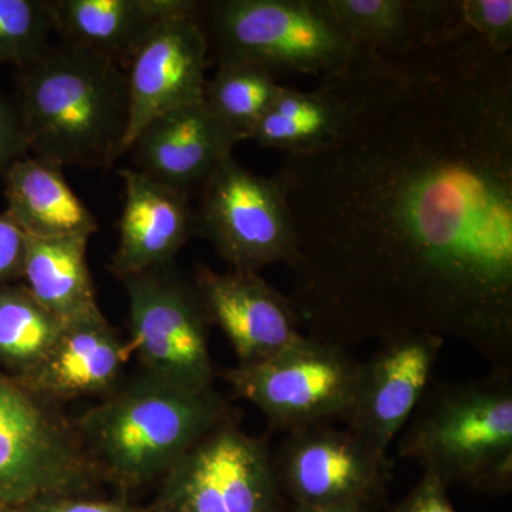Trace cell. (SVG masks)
Listing matches in <instances>:
<instances>
[{
	"instance_id": "1",
	"label": "cell",
	"mask_w": 512,
	"mask_h": 512,
	"mask_svg": "<svg viewBox=\"0 0 512 512\" xmlns=\"http://www.w3.org/2000/svg\"><path fill=\"white\" fill-rule=\"evenodd\" d=\"M333 77L339 130L276 175L299 325L343 348L450 336L512 370L511 53L433 2L406 42L357 43Z\"/></svg>"
},
{
	"instance_id": "29",
	"label": "cell",
	"mask_w": 512,
	"mask_h": 512,
	"mask_svg": "<svg viewBox=\"0 0 512 512\" xmlns=\"http://www.w3.org/2000/svg\"><path fill=\"white\" fill-rule=\"evenodd\" d=\"M28 153L18 111L0 96V173Z\"/></svg>"
},
{
	"instance_id": "23",
	"label": "cell",
	"mask_w": 512,
	"mask_h": 512,
	"mask_svg": "<svg viewBox=\"0 0 512 512\" xmlns=\"http://www.w3.org/2000/svg\"><path fill=\"white\" fill-rule=\"evenodd\" d=\"M63 326L26 286L0 285V362L20 379L45 359Z\"/></svg>"
},
{
	"instance_id": "3",
	"label": "cell",
	"mask_w": 512,
	"mask_h": 512,
	"mask_svg": "<svg viewBox=\"0 0 512 512\" xmlns=\"http://www.w3.org/2000/svg\"><path fill=\"white\" fill-rule=\"evenodd\" d=\"M87 410L76 429L94 467L124 487L165 476L205 436L234 420L220 394L143 373Z\"/></svg>"
},
{
	"instance_id": "20",
	"label": "cell",
	"mask_w": 512,
	"mask_h": 512,
	"mask_svg": "<svg viewBox=\"0 0 512 512\" xmlns=\"http://www.w3.org/2000/svg\"><path fill=\"white\" fill-rule=\"evenodd\" d=\"M90 237L36 238L26 235L22 278L46 311L63 323L100 312L89 264Z\"/></svg>"
},
{
	"instance_id": "9",
	"label": "cell",
	"mask_w": 512,
	"mask_h": 512,
	"mask_svg": "<svg viewBox=\"0 0 512 512\" xmlns=\"http://www.w3.org/2000/svg\"><path fill=\"white\" fill-rule=\"evenodd\" d=\"M121 281L128 299L130 345L144 373L190 389H211V323L195 285L184 281L173 265Z\"/></svg>"
},
{
	"instance_id": "15",
	"label": "cell",
	"mask_w": 512,
	"mask_h": 512,
	"mask_svg": "<svg viewBox=\"0 0 512 512\" xmlns=\"http://www.w3.org/2000/svg\"><path fill=\"white\" fill-rule=\"evenodd\" d=\"M241 141L202 101L151 120L127 153L138 173L188 194L195 185H204Z\"/></svg>"
},
{
	"instance_id": "26",
	"label": "cell",
	"mask_w": 512,
	"mask_h": 512,
	"mask_svg": "<svg viewBox=\"0 0 512 512\" xmlns=\"http://www.w3.org/2000/svg\"><path fill=\"white\" fill-rule=\"evenodd\" d=\"M461 16L478 36L497 53H511V0H466L460 2Z\"/></svg>"
},
{
	"instance_id": "32",
	"label": "cell",
	"mask_w": 512,
	"mask_h": 512,
	"mask_svg": "<svg viewBox=\"0 0 512 512\" xmlns=\"http://www.w3.org/2000/svg\"><path fill=\"white\" fill-rule=\"evenodd\" d=\"M25 512H33V511H32V510H29V508H28V510H26Z\"/></svg>"
},
{
	"instance_id": "11",
	"label": "cell",
	"mask_w": 512,
	"mask_h": 512,
	"mask_svg": "<svg viewBox=\"0 0 512 512\" xmlns=\"http://www.w3.org/2000/svg\"><path fill=\"white\" fill-rule=\"evenodd\" d=\"M272 460L282 494L302 507L380 508L390 478L389 458L332 423L289 431Z\"/></svg>"
},
{
	"instance_id": "5",
	"label": "cell",
	"mask_w": 512,
	"mask_h": 512,
	"mask_svg": "<svg viewBox=\"0 0 512 512\" xmlns=\"http://www.w3.org/2000/svg\"><path fill=\"white\" fill-rule=\"evenodd\" d=\"M218 62L241 60L322 79L348 66L357 43L328 0H220L197 15Z\"/></svg>"
},
{
	"instance_id": "16",
	"label": "cell",
	"mask_w": 512,
	"mask_h": 512,
	"mask_svg": "<svg viewBox=\"0 0 512 512\" xmlns=\"http://www.w3.org/2000/svg\"><path fill=\"white\" fill-rule=\"evenodd\" d=\"M119 175L124 207L111 271L124 279L173 265L175 255L195 235V212L187 192L151 180L134 168H124Z\"/></svg>"
},
{
	"instance_id": "30",
	"label": "cell",
	"mask_w": 512,
	"mask_h": 512,
	"mask_svg": "<svg viewBox=\"0 0 512 512\" xmlns=\"http://www.w3.org/2000/svg\"><path fill=\"white\" fill-rule=\"evenodd\" d=\"M29 510L33 512H133L116 503L73 500V498L67 497L37 501V503L29 505Z\"/></svg>"
},
{
	"instance_id": "25",
	"label": "cell",
	"mask_w": 512,
	"mask_h": 512,
	"mask_svg": "<svg viewBox=\"0 0 512 512\" xmlns=\"http://www.w3.org/2000/svg\"><path fill=\"white\" fill-rule=\"evenodd\" d=\"M55 32L49 0H0V66H28Z\"/></svg>"
},
{
	"instance_id": "28",
	"label": "cell",
	"mask_w": 512,
	"mask_h": 512,
	"mask_svg": "<svg viewBox=\"0 0 512 512\" xmlns=\"http://www.w3.org/2000/svg\"><path fill=\"white\" fill-rule=\"evenodd\" d=\"M439 478L424 471L419 484L396 505L393 512H456Z\"/></svg>"
},
{
	"instance_id": "31",
	"label": "cell",
	"mask_w": 512,
	"mask_h": 512,
	"mask_svg": "<svg viewBox=\"0 0 512 512\" xmlns=\"http://www.w3.org/2000/svg\"><path fill=\"white\" fill-rule=\"evenodd\" d=\"M379 508L366 505H336V507H302L295 505L293 512H377Z\"/></svg>"
},
{
	"instance_id": "13",
	"label": "cell",
	"mask_w": 512,
	"mask_h": 512,
	"mask_svg": "<svg viewBox=\"0 0 512 512\" xmlns=\"http://www.w3.org/2000/svg\"><path fill=\"white\" fill-rule=\"evenodd\" d=\"M197 15L173 16L158 23L128 63L126 154L151 120L204 101L210 47Z\"/></svg>"
},
{
	"instance_id": "4",
	"label": "cell",
	"mask_w": 512,
	"mask_h": 512,
	"mask_svg": "<svg viewBox=\"0 0 512 512\" xmlns=\"http://www.w3.org/2000/svg\"><path fill=\"white\" fill-rule=\"evenodd\" d=\"M397 453L446 487L505 493L512 485V370L466 382L430 383Z\"/></svg>"
},
{
	"instance_id": "14",
	"label": "cell",
	"mask_w": 512,
	"mask_h": 512,
	"mask_svg": "<svg viewBox=\"0 0 512 512\" xmlns=\"http://www.w3.org/2000/svg\"><path fill=\"white\" fill-rule=\"evenodd\" d=\"M195 288L208 320L220 326L231 342L238 365L268 359L302 335L289 299L259 272L231 269L217 274L200 266Z\"/></svg>"
},
{
	"instance_id": "10",
	"label": "cell",
	"mask_w": 512,
	"mask_h": 512,
	"mask_svg": "<svg viewBox=\"0 0 512 512\" xmlns=\"http://www.w3.org/2000/svg\"><path fill=\"white\" fill-rule=\"evenodd\" d=\"M163 512H281L282 491L264 439L227 421L165 474Z\"/></svg>"
},
{
	"instance_id": "2",
	"label": "cell",
	"mask_w": 512,
	"mask_h": 512,
	"mask_svg": "<svg viewBox=\"0 0 512 512\" xmlns=\"http://www.w3.org/2000/svg\"><path fill=\"white\" fill-rule=\"evenodd\" d=\"M20 70L16 111L33 157L60 168L109 170L126 154L130 94L123 66L62 42Z\"/></svg>"
},
{
	"instance_id": "8",
	"label": "cell",
	"mask_w": 512,
	"mask_h": 512,
	"mask_svg": "<svg viewBox=\"0 0 512 512\" xmlns=\"http://www.w3.org/2000/svg\"><path fill=\"white\" fill-rule=\"evenodd\" d=\"M194 212L195 234L207 238L231 269L259 272L278 262L288 265L295 255V228L281 180L251 173L232 156L202 185Z\"/></svg>"
},
{
	"instance_id": "12",
	"label": "cell",
	"mask_w": 512,
	"mask_h": 512,
	"mask_svg": "<svg viewBox=\"0 0 512 512\" xmlns=\"http://www.w3.org/2000/svg\"><path fill=\"white\" fill-rule=\"evenodd\" d=\"M444 338L433 333H406L382 340L366 362H360L359 380L346 429L379 456L387 457L431 383Z\"/></svg>"
},
{
	"instance_id": "24",
	"label": "cell",
	"mask_w": 512,
	"mask_h": 512,
	"mask_svg": "<svg viewBox=\"0 0 512 512\" xmlns=\"http://www.w3.org/2000/svg\"><path fill=\"white\" fill-rule=\"evenodd\" d=\"M328 5L356 43L392 47L412 36L423 15L424 2L328 0Z\"/></svg>"
},
{
	"instance_id": "21",
	"label": "cell",
	"mask_w": 512,
	"mask_h": 512,
	"mask_svg": "<svg viewBox=\"0 0 512 512\" xmlns=\"http://www.w3.org/2000/svg\"><path fill=\"white\" fill-rule=\"evenodd\" d=\"M345 117V103L335 77L322 79L315 92L282 86L272 106L252 130L249 140L258 146L288 154L322 146L335 136Z\"/></svg>"
},
{
	"instance_id": "7",
	"label": "cell",
	"mask_w": 512,
	"mask_h": 512,
	"mask_svg": "<svg viewBox=\"0 0 512 512\" xmlns=\"http://www.w3.org/2000/svg\"><path fill=\"white\" fill-rule=\"evenodd\" d=\"M96 474L76 429L47 400L0 375V503L69 497Z\"/></svg>"
},
{
	"instance_id": "19",
	"label": "cell",
	"mask_w": 512,
	"mask_h": 512,
	"mask_svg": "<svg viewBox=\"0 0 512 512\" xmlns=\"http://www.w3.org/2000/svg\"><path fill=\"white\" fill-rule=\"evenodd\" d=\"M63 168L22 157L3 173L6 214L29 237H90L97 232L92 211L64 178Z\"/></svg>"
},
{
	"instance_id": "17",
	"label": "cell",
	"mask_w": 512,
	"mask_h": 512,
	"mask_svg": "<svg viewBox=\"0 0 512 512\" xmlns=\"http://www.w3.org/2000/svg\"><path fill=\"white\" fill-rule=\"evenodd\" d=\"M133 355L103 313L64 323L53 348L20 383L47 402L110 393Z\"/></svg>"
},
{
	"instance_id": "27",
	"label": "cell",
	"mask_w": 512,
	"mask_h": 512,
	"mask_svg": "<svg viewBox=\"0 0 512 512\" xmlns=\"http://www.w3.org/2000/svg\"><path fill=\"white\" fill-rule=\"evenodd\" d=\"M26 234L8 214L0 215V285L22 278Z\"/></svg>"
},
{
	"instance_id": "22",
	"label": "cell",
	"mask_w": 512,
	"mask_h": 512,
	"mask_svg": "<svg viewBox=\"0 0 512 512\" xmlns=\"http://www.w3.org/2000/svg\"><path fill=\"white\" fill-rule=\"evenodd\" d=\"M281 89L274 74L259 64L222 60L211 82H207L204 103L242 140H249Z\"/></svg>"
},
{
	"instance_id": "18",
	"label": "cell",
	"mask_w": 512,
	"mask_h": 512,
	"mask_svg": "<svg viewBox=\"0 0 512 512\" xmlns=\"http://www.w3.org/2000/svg\"><path fill=\"white\" fill-rule=\"evenodd\" d=\"M194 0H49L53 29L62 42L86 47L120 66L130 63L158 23L195 15Z\"/></svg>"
},
{
	"instance_id": "6",
	"label": "cell",
	"mask_w": 512,
	"mask_h": 512,
	"mask_svg": "<svg viewBox=\"0 0 512 512\" xmlns=\"http://www.w3.org/2000/svg\"><path fill=\"white\" fill-rule=\"evenodd\" d=\"M360 362L335 343L299 336L276 355L221 373L232 392L255 404L274 430L345 421Z\"/></svg>"
}]
</instances>
